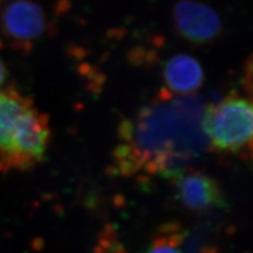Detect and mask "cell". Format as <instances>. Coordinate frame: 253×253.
Instances as JSON below:
<instances>
[{
	"instance_id": "cell-1",
	"label": "cell",
	"mask_w": 253,
	"mask_h": 253,
	"mask_svg": "<svg viewBox=\"0 0 253 253\" xmlns=\"http://www.w3.org/2000/svg\"><path fill=\"white\" fill-rule=\"evenodd\" d=\"M208 100L201 95L159 91L118 128L110 172L172 177L209 147L203 126Z\"/></svg>"
},
{
	"instance_id": "cell-2",
	"label": "cell",
	"mask_w": 253,
	"mask_h": 253,
	"mask_svg": "<svg viewBox=\"0 0 253 253\" xmlns=\"http://www.w3.org/2000/svg\"><path fill=\"white\" fill-rule=\"evenodd\" d=\"M49 118L12 90L0 91V172H27L45 157Z\"/></svg>"
},
{
	"instance_id": "cell-3",
	"label": "cell",
	"mask_w": 253,
	"mask_h": 253,
	"mask_svg": "<svg viewBox=\"0 0 253 253\" xmlns=\"http://www.w3.org/2000/svg\"><path fill=\"white\" fill-rule=\"evenodd\" d=\"M203 126L213 151L240 153L253 140V100L232 91L217 103H208Z\"/></svg>"
},
{
	"instance_id": "cell-4",
	"label": "cell",
	"mask_w": 253,
	"mask_h": 253,
	"mask_svg": "<svg viewBox=\"0 0 253 253\" xmlns=\"http://www.w3.org/2000/svg\"><path fill=\"white\" fill-rule=\"evenodd\" d=\"M177 33L194 44H208L221 34V20L217 11L196 0H179L172 9Z\"/></svg>"
},
{
	"instance_id": "cell-5",
	"label": "cell",
	"mask_w": 253,
	"mask_h": 253,
	"mask_svg": "<svg viewBox=\"0 0 253 253\" xmlns=\"http://www.w3.org/2000/svg\"><path fill=\"white\" fill-rule=\"evenodd\" d=\"M176 199L192 212H207L222 205L223 195L217 181L205 172L185 168L172 177Z\"/></svg>"
},
{
	"instance_id": "cell-6",
	"label": "cell",
	"mask_w": 253,
	"mask_h": 253,
	"mask_svg": "<svg viewBox=\"0 0 253 253\" xmlns=\"http://www.w3.org/2000/svg\"><path fill=\"white\" fill-rule=\"evenodd\" d=\"M163 75L169 90L179 95L196 93L206 78L199 60L188 54L171 56L164 64Z\"/></svg>"
},
{
	"instance_id": "cell-7",
	"label": "cell",
	"mask_w": 253,
	"mask_h": 253,
	"mask_svg": "<svg viewBox=\"0 0 253 253\" xmlns=\"http://www.w3.org/2000/svg\"><path fill=\"white\" fill-rule=\"evenodd\" d=\"M4 27L13 39L22 42L31 41L42 34L44 28V16L36 4L18 0L6 9Z\"/></svg>"
},
{
	"instance_id": "cell-8",
	"label": "cell",
	"mask_w": 253,
	"mask_h": 253,
	"mask_svg": "<svg viewBox=\"0 0 253 253\" xmlns=\"http://www.w3.org/2000/svg\"><path fill=\"white\" fill-rule=\"evenodd\" d=\"M183 241V230L175 224H168L154 237L145 253H183L180 249Z\"/></svg>"
},
{
	"instance_id": "cell-9",
	"label": "cell",
	"mask_w": 253,
	"mask_h": 253,
	"mask_svg": "<svg viewBox=\"0 0 253 253\" xmlns=\"http://www.w3.org/2000/svg\"><path fill=\"white\" fill-rule=\"evenodd\" d=\"M95 253H127L124 247L119 243L116 231L107 226L100 233L98 244L95 248Z\"/></svg>"
},
{
	"instance_id": "cell-10",
	"label": "cell",
	"mask_w": 253,
	"mask_h": 253,
	"mask_svg": "<svg viewBox=\"0 0 253 253\" xmlns=\"http://www.w3.org/2000/svg\"><path fill=\"white\" fill-rule=\"evenodd\" d=\"M244 87L248 96L253 100V53L244 66Z\"/></svg>"
},
{
	"instance_id": "cell-11",
	"label": "cell",
	"mask_w": 253,
	"mask_h": 253,
	"mask_svg": "<svg viewBox=\"0 0 253 253\" xmlns=\"http://www.w3.org/2000/svg\"><path fill=\"white\" fill-rule=\"evenodd\" d=\"M6 77V70H5V66L3 61L0 59V85L4 83Z\"/></svg>"
},
{
	"instance_id": "cell-12",
	"label": "cell",
	"mask_w": 253,
	"mask_h": 253,
	"mask_svg": "<svg viewBox=\"0 0 253 253\" xmlns=\"http://www.w3.org/2000/svg\"><path fill=\"white\" fill-rule=\"evenodd\" d=\"M247 152L249 154L250 159H251V160L253 162V140L252 141V143L250 144V145L248 146V148H247Z\"/></svg>"
}]
</instances>
